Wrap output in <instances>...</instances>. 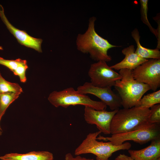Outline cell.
<instances>
[{
    "mask_svg": "<svg viewBox=\"0 0 160 160\" xmlns=\"http://www.w3.org/2000/svg\"><path fill=\"white\" fill-rule=\"evenodd\" d=\"M114 160H134L130 156L124 154H120Z\"/></svg>",
    "mask_w": 160,
    "mask_h": 160,
    "instance_id": "cell-23",
    "label": "cell"
},
{
    "mask_svg": "<svg viewBox=\"0 0 160 160\" xmlns=\"http://www.w3.org/2000/svg\"><path fill=\"white\" fill-rule=\"evenodd\" d=\"M118 110L110 111L105 110H97L89 107L85 106L84 118L88 124L95 125L101 132L105 135L110 134L111 120Z\"/></svg>",
    "mask_w": 160,
    "mask_h": 160,
    "instance_id": "cell-10",
    "label": "cell"
},
{
    "mask_svg": "<svg viewBox=\"0 0 160 160\" xmlns=\"http://www.w3.org/2000/svg\"><path fill=\"white\" fill-rule=\"evenodd\" d=\"M1 160H53V154L48 151H32L25 153H12L0 156Z\"/></svg>",
    "mask_w": 160,
    "mask_h": 160,
    "instance_id": "cell-14",
    "label": "cell"
},
{
    "mask_svg": "<svg viewBox=\"0 0 160 160\" xmlns=\"http://www.w3.org/2000/svg\"><path fill=\"white\" fill-rule=\"evenodd\" d=\"M150 145L139 150L129 149L128 152L134 160H156L160 157V139L151 141Z\"/></svg>",
    "mask_w": 160,
    "mask_h": 160,
    "instance_id": "cell-13",
    "label": "cell"
},
{
    "mask_svg": "<svg viewBox=\"0 0 160 160\" xmlns=\"http://www.w3.org/2000/svg\"><path fill=\"white\" fill-rule=\"evenodd\" d=\"M150 112L149 108L139 106L119 109L111 120V134L126 133L147 127L150 125L148 123Z\"/></svg>",
    "mask_w": 160,
    "mask_h": 160,
    "instance_id": "cell-2",
    "label": "cell"
},
{
    "mask_svg": "<svg viewBox=\"0 0 160 160\" xmlns=\"http://www.w3.org/2000/svg\"><path fill=\"white\" fill-rule=\"evenodd\" d=\"M158 104H160V90L144 95L140 100L137 106L150 108Z\"/></svg>",
    "mask_w": 160,
    "mask_h": 160,
    "instance_id": "cell-16",
    "label": "cell"
},
{
    "mask_svg": "<svg viewBox=\"0 0 160 160\" xmlns=\"http://www.w3.org/2000/svg\"><path fill=\"white\" fill-rule=\"evenodd\" d=\"M156 160H160V157L158 158Z\"/></svg>",
    "mask_w": 160,
    "mask_h": 160,
    "instance_id": "cell-26",
    "label": "cell"
},
{
    "mask_svg": "<svg viewBox=\"0 0 160 160\" xmlns=\"http://www.w3.org/2000/svg\"><path fill=\"white\" fill-rule=\"evenodd\" d=\"M77 90L83 94L95 96L112 110H119L122 106L120 97L113 92L111 87H98L93 85L90 82H86L78 87Z\"/></svg>",
    "mask_w": 160,
    "mask_h": 160,
    "instance_id": "cell-9",
    "label": "cell"
},
{
    "mask_svg": "<svg viewBox=\"0 0 160 160\" xmlns=\"http://www.w3.org/2000/svg\"><path fill=\"white\" fill-rule=\"evenodd\" d=\"M131 70L121 69V79L116 81L114 87L117 91L124 108L137 106L144 94L151 89L147 84L138 81L134 78Z\"/></svg>",
    "mask_w": 160,
    "mask_h": 160,
    "instance_id": "cell-3",
    "label": "cell"
},
{
    "mask_svg": "<svg viewBox=\"0 0 160 160\" xmlns=\"http://www.w3.org/2000/svg\"><path fill=\"white\" fill-rule=\"evenodd\" d=\"M160 139V123L151 124L147 127L123 133L112 135L110 137L99 135L97 140L110 141L113 145H120L125 141L132 140L141 145Z\"/></svg>",
    "mask_w": 160,
    "mask_h": 160,
    "instance_id": "cell-6",
    "label": "cell"
},
{
    "mask_svg": "<svg viewBox=\"0 0 160 160\" xmlns=\"http://www.w3.org/2000/svg\"><path fill=\"white\" fill-rule=\"evenodd\" d=\"M19 94L11 92L0 93V119L7 109L13 102L17 99Z\"/></svg>",
    "mask_w": 160,
    "mask_h": 160,
    "instance_id": "cell-17",
    "label": "cell"
},
{
    "mask_svg": "<svg viewBox=\"0 0 160 160\" xmlns=\"http://www.w3.org/2000/svg\"><path fill=\"white\" fill-rule=\"evenodd\" d=\"M65 160H94L93 159H87L82 157L79 155H77L74 157L70 153H68L66 154L65 156Z\"/></svg>",
    "mask_w": 160,
    "mask_h": 160,
    "instance_id": "cell-22",
    "label": "cell"
},
{
    "mask_svg": "<svg viewBox=\"0 0 160 160\" xmlns=\"http://www.w3.org/2000/svg\"><path fill=\"white\" fill-rule=\"evenodd\" d=\"M3 48L1 46H0V50H2Z\"/></svg>",
    "mask_w": 160,
    "mask_h": 160,
    "instance_id": "cell-25",
    "label": "cell"
},
{
    "mask_svg": "<svg viewBox=\"0 0 160 160\" xmlns=\"http://www.w3.org/2000/svg\"><path fill=\"white\" fill-rule=\"evenodd\" d=\"M131 35L136 42L137 47L135 53L140 57L146 59H160L159 49H150L143 47L140 42V36L139 32L137 28H135L132 32Z\"/></svg>",
    "mask_w": 160,
    "mask_h": 160,
    "instance_id": "cell-15",
    "label": "cell"
},
{
    "mask_svg": "<svg viewBox=\"0 0 160 160\" xmlns=\"http://www.w3.org/2000/svg\"><path fill=\"white\" fill-rule=\"evenodd\" d=\"M141 5L140 13L141 19L143 23L149 28L150 31L158 39V45H160V38H159L157 29L153 28L150 24L148 18V0H140Z\"/></svg>",
    "mask_w": 160,
    "mask_h": 160,
    "instance_id": "cell-18",
    "label": "cell"
},
{
    "mask_svg": "<svg viewBox=\"0 0 160 160\" xmlns=\"http://www.w3.org/2000/svg\"><path fill=\"white\" fill-rule=\"evenodd\" d=\"M96 20L95 17L90 18L87 31L83 34L78 35L76 40L77 49L83 53H89L91 58L95 61L109 62L112 58L108 54V50L121 46L111 44L96 33L95 28Z\"/></svg>",
    "mask_w": 160,
    "mask_h": 160,
    "instance_id": "cell-1",
    "label": "cell"
},
{
    "mask_svg": "<svg viewBox=\"0 0 160 160\" xmlns=\"http://www.w3.org/2000/svg\"><path fill=\"white\" fill-rule=\"evenodd\" d=\"M50 103L56 107L67 108L71 105H81L97 110H105L107 105L101 101L92 100L88 96L79 92L72 87L60 91H54L48 97Z\"/></svg>",
    "mask_w": 160,
    "mask_h": 160,
    "instance_id": "cell-5",
    "label": "cell"
},
{
    "mask_svg": "<svg viewBox=\"0 0 160 160\" xmlns=\"http://www.w3.org/2000/svg\"><path fill=\"white\" fill-rule=\"evenodd\" d=\"M122 52L125 57L120 62L110 66L112 69L119 71L123 69L133 70L148 60L138 56L135 53V47L133 45L124 49Z\"/></svg>",
    "mask_w": 160,
    "mask_h": 160,
    "instance_id": "cell-12",
    "label": "cell"
},
{
    "mask_svg": "<svg viewBox=\"0 0 160 160\" xmlns=\"http://www.w3.org/2000/svg\"><path fill=\"white\" fill-rule=\"evenodd\" d=\"M101 133L99 131L89 133L76 148L75 155L77 156L92 153L96 156V160H109L113 153L120 150H129L131 147V144L128 142L116 145H113L110 141H98L96 138Z\"/></svg>",
    "mask_w": 160,
    "mask_h": 160,
    "instance_id": "cell-4",
    "label": "cell"
},
{
    "mask_svg": "<svg viewBox=\"0 0 160 160\" xmlns=\"http://www.w3.org/2000/svg\"><path fill=\"white\" fill-rule=\"evenodd\" d=\"M150 112L148 118L150 124L160 123V104L155 105L151 108Z\"/></svg>",
    "mask_w": 160,
    "mask_h": 160,
    "instance_id": "cell-21",
    "label": "cell"
},
{
    "mask_svg": "<svg viewBox=\"0 0 160 160\" xmlns=\"http://www.w3.org/2000/svg\"><path fill=\"white\" fill-rule=\"evenodd\" d=\"M134 79L156 91L160 86V59H149L132 71Z\"/></svg>",
    "mask_w": 160,
    "mask_h": 160,
    "instance_id": "cell-7",
    "label": "cell"
},
{
    "mask_svg": "<svg viewBox=\"0 0 160 160\" xmlns=\"http://www.w3.org/2000/svg\"><path fill=\"white\" fill-rule=\"evenodd\" d=\"M23 92L19 85L6 80L0 73V93L11 92L20 95Z\"/></svg>",
    "mask_w": 160,
    "mask_h": 160,
    "instance_id": "cell-19",
    "label": "cell"
},
{
    "mask_svg": "<svg viewBox=\"0 0 160 160\" xmlns=\"http://www.w3.org/2000/svg\"><path fill=\"white\" fill-rule=\"evenodd\" d=\"M0 17L9 31L13 35L20 44L27 47L33 49L39 52H42L41 44L42 40L32 37L25 31L20 30L14 27L6 16L4 8L1 4Z\"/></svg>",
    "mask_w": 160,
    "mask_h": 160,
    "instance_id": "cell-11",
    "label": "cell"
},
{
    "mask_svg": "<svg viewBox=\"0 0 160 160\" xmlns=\"http://www.w3.org/2000/svg\"><path fill=\"white\" fill-rule=\"evenodd\" d=\"M1 120L0 119V135H2L3 131L2 129V128L1 127V124H0V121Z\"/></svg>",
    "mask_w": 160,
    "mask_h": 160,
    "instance_id": "cell-24",
    "label": "cell"
},
{
    "mask_svg": "<svg viewBox=\"0 0 160 160\" xmlns=\"http://www.w3.org/2000/svg\"><path fill=\"white\" fill-rule=\"evenodd\" d=\"M26 61L20 58L15 60H8L0 57V65L7 67L13 73Z\"/></svg>",
    "mask_w": 160,
    "mask_h": 160,
    "instance_id": "cell-20",
    "label": "cell"
},
{
    "mask_svg": "<svg viewBox=\"0 0 160 160\" xmlns=\"http://www.w3.org/2000/svg\"><path fill=\"white\" fill-rule=\"evenodd\" d=\"M91 83L100 87H111L121 79V76L109 66L106 62L100 61L92 64L88 72Z\"/></svg>",
    "mask_w": 160,
    "mask_h": 160,
    "instance_id": "cell-8",
    "label": "cell"
}]
</instances>
